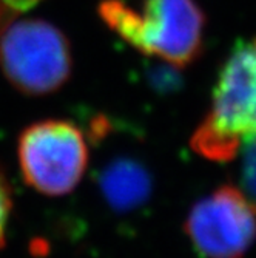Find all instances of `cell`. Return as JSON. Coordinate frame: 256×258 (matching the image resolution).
Wrapping results in <instances>:
<instances>
[{
    "mask_svg": "<svg viewBox=\"0 0 256 258\" xmlns=\"http://www.w3.org/2000/svg\"><path fill=\"white\" fill-rule=\"evenodd\" d=\"M99 16L134 50L172 67H187L202 51L205 17L195 0H145L141 10L104 0Z\"/></svg>",
    "mask_w": 256,
    "mask_h": 258,
    "instance_id": "6da1fadb",
    "label": "cell"
},
{
    "mask_svg": "<svg viewBox=\"0 0 256 258\" xmlns=\"http://www.w3.org/2000/svg\"><path fill=\"white\" fill-rule=\"evenodd\" d=\"M256 136V39L241 40L225 60L212 107L196 128L192 146L204 158L231 161L241 144Z\"/></svg>",
    "mask_w": 256,
    "mask_h": 258,
    "instance_id": "7a4b0ae2",
    "label": "cell"
},
{
    "mask_svg": "<svg viewBox=\"0 0 256 258\" xmlns=\"http://www.w3.org/2000/svg\"><path fill=\"white\" fill-rule=\"evenodd\" d=\"M73 57L66 36L43 19H23L0 37V70L19 91L43 96L71 76Z\"/></svg>",
    "mask_w": 256,
    "mask_h": 258,
    "instance_id": "3957f363",
    "label": "cell"
},
{
    "mask_svg": "<svg viewBox=\"0 0 256 258\" xmlns=\"http://www.w3.org/2000/svg\"><path fill=\"white\" fill-rule=\"evenodd\" d=\"M17 158L30 187L48 197H62L74 189L87 170V139L69 121H40L22 132Z\"/></svg>",
    "mask_w": 256,
    "mask_h": 258,
    "instance_id": "277c9868",
    "label": "cell"
},
{
    "mask_svg": "<svg viewBox=\"0 0 256 258\" xmlns=\"http://www.w3.org/2000/svg\"><path fill=\"white\" fill-rule=\"evenodd\" d=\"M202 258H242L256 240V209L235 185L198 201L184 224Z\"/></svg>",
    "mask_w": 256,
    "mask_h": 258,
    "instance_id": "5b68a950",
    "label": "cell"
},
{
    "mask_svg": "<svg viewBox=\"0 0 256 258\" xmlns=\"http://www.w3.org/2000/svg\"><path fill=\"white\" fill-rule=\"evenodd\" d=\"M98 184L110 209L118 214L136 212L153 194V176L147 166L127 155L111 158L99 172Z\"/></svg>",
    "mask_w": 256,
    "mask_h": 258,
    "instance_id": "8992f818",
    "label": "cell"
},
{
    "mask_svg": "<svg viewBox=\"0 0 256 258\" xmlns=\"http://www.w3.org/2000/svg\"><path fill=\"white\" fill-rule=\"evenodd\" d=\"M244 162H242V182L250 198V203L256 209V136L244 143Z\"/></svg>",
    "mask_w": 256,
    "mask_h": 258,
    "instance_id": "52a82bcc",
    "label": "cell"
},
{
    "mask_svg": "<svg viewBox=\"0 0 256 258\" xmlns=\"http://www.w3.org/2000/svg\"><path fill=\"white\" fill-rule=\"evenodd\" d=\"M11 207H13V198H11L10 185L4 178V175H0V247L5 243V233L11 215Z\"/></svg>",
    "mask_w": 256,
    "mask_h": 258,
    "instance_id": "ba28073f",
    "label": "cell"
}]
</instances>
